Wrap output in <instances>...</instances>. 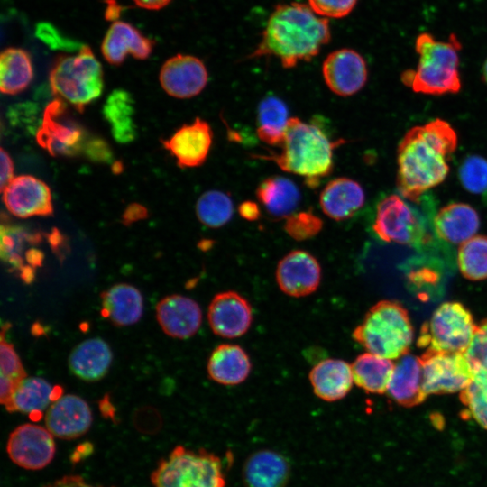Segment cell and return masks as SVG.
<instances>
[{
	"label": "cell",
	"mask_w": 487,
	"mask_h": 487,
	"mask_svg": "<svg viewBox=\"0 0 487 487\" xmlns=\"http://www.w3.org/2000/svg\"><path fill=\"white\" fill-rule=\"evenodd\" d=\"M465 355L473 370L482 369L487 372V319L477 326Z\"/></svg>",
	"instance_id": "cell-43"
},
{
	"label": "cell",
	"mask_w": 487,
	"mask_h": 487,
	"mask_svg": "<svg viewBox=\"0 0 487 487\" xmlns=\"http://www.w3.org/2000/svg\"><path fill=\"white\" fill-rule=\"evenodd\" d=\"M107 8L106 12V20H115L120 14V7L115 0H106Z\"/></svg>",
	"instance_id": "cell-53"
},
{
	"label": "cell",
	"mask_w": 487,
	"mask_h": 487,
	"mask_svg": "<svg viewBox=\"0 0 487 487\" xmlns=\"http://www.w3.org/2000/svg\"><path fill=\"white\" fill-rule=\"evenodd\" d=\"M148 216L146 207L142 205L133 203L129 205L123 213V223L126 225L136 221L142 220Z\"/></svg>",
	"instance_id": "cell-48"
},
{
	"label": "cell",
	"mask_w": 487,
	"mask_h": 487,
	"mask_svg": "<svg viewBox=\"0 0 487 487\" xmlns=\"http://www.w3.org/2000/svg\"><path fill=\"white\" fill-rule=\"evenodd\" d=\"M470 311L459 302H445L421 327L418 346L426 350L463 353L470 347L477 329Z\"/></svg>",
	"instance_id": "cell-8"
},
{
	"label": "cell",
	"mask_w": 487,
	"mask_h": 487,
	"mask_svg": "<svg viewBox=\"0 0 487 487\" xmlns=\"http://www.w3.org/2000/svg\"><path fill=\"white\" fill-rule=\"evenodd\" d=\"M457 263L462 275L471 280L487 279V236L474 235L458 250Z\"/></svg>",
	"instance_id": "cell-37"
},
{
	"label": "cell",
	"mask_w": 487,
	"mask_h": 487,
	"mask_svg": "<svg viewBox=\"0 0 487 487\" xmlns=\"http://www.w3.org/2000/svg\"><path fill=\"white\" fill-rule=\"evenodd\" d=\"M234 204L229 194L220 190L203 193L196 203V214L206 226L218 228L233 216Z\"/></svg>",
	"instance_id": "cell-36"
},
{
	"label": "cell",
	"mask_w": 487,
	"mask_h": 487,
	"mask_svg": "<svg viewBox=\"0 0 487 487\" xmlns=\"http://www.w3.org/2000/svg\"><path fill=\"white\" fill-rule=\"evenodd\" d=\"M209 326L216 335L236 338L245 334L253 319L250 303L234 291L216 294L208 307Z\"/></svg>",
	"instance_id": "cell-16"
},
{
	"label": "cell",
	"mask_w": 487,
	"mask_h": 487,
	"mask_svg": "<svg viewBox=\"0 0 487 487\" xmlns=\"http://www.w3.org/2000/svg\"><path fill=\"white\" fill-rule=\"evenodd\" d=\"M33 78L30 54L22 48L9 47L0 56V90L16 95L27 88Z\"/></svg>",
	"instance_id": "cell-33"
},
{
	"label": "cell",
	"mask_w": 487,
	"mask_h": 487,
	"mask_svg": "<svg viewBox=\"0 0 487 487\" xmlns=\"http://www.w3.org/2000/svg\"><path fill=\"white\" fill-rule=\"evenodd\" d=\"M290 474L289 461L273 450H260L246 460L243 478L245 487H287Z\"/></svg>",
	"instance_id": "cell-22"
},
{
	"label": "cell",
	"mask_w": 487,
	"mask_h": 487,
	"mask_svg": "<svg viewBox=\"0 0 487 487\" xmlns=\"http://www.w3.org/2000/svg\"><path fill=\"white\" fill-rule=\"evenodd\" d=\"M419 361L427 396L461 392L473 379V369L465 354L427 349Z\"/></svg>",
	"instance_id": "cell-11"
},
{
	"label": "cell",
	"mask_w": 487,
	"mask_h": 487,
	"mask_svg": "<svg viewBox=\"0 0 487 487\" xmlns=\"http://www.w3.org/2000/svg\"><path fill=\"white\" fill-rule=\"evenodd\" d=\"M61 392L60 386H51L44 379L26 377L18 384L5 409L9 412L29 414L37 421L41 418L42 411L62 396Z\"/></svg>",
	"instance_id": "cell-27"
},
{
	"label": "cell",
	"mask_w": 487,
	"mask_h": 487,
	"mask_svg": "<svg viewBox=\"0 0 487 487\" xmlns=\"http://www.w3.org/2000/svg\"><path fill=\"white\" fill-rule=\"evenodd\" d=\"M460 400L469 414L482 427L487 429V372L473 370L471 382L460 393Z\"/></svg>",
	"instance_id": "cell-38"
},
{
	"label": "cell",
	"mask_w": 487,
	"mask_h": 487,
	"mask_svg": "<svg viewBox=\"0 0 487 487\" xmlns=\"http://www.w3.org/2000/svg\"><path fill=\"white\" fill-rule=\"evenodd\" d=\"M309 7L323 18H342L355 7L357 0H308Z\"/></svg>",
	"instance_id": "cell-44"
},
{
	"label": "cell",
	"mask_w": 487,
	"mask_h": 487,
	"mask_svg": "<svg viewBox=\"0 0 487 487\" xmlns=\"http://www.w3.org/2000/svg\"><path fill=\"white\" fill-rule=\"evenodd\" d=\"M328 19L318 16L308 5H278L267 21L259 44L250 58L272 56L285 69L309 61L329 42Z\"/></svg>",
	"instance_id": "cell-2"
},
{
	"label": "cell",
	"mask_w": 487,
	"mask_h": 487,
	"mask_svg": "<svg viewBox=\"0 0 487 487\" xmlns=\"http://www.w3.org/2000/svg\"><path fill=\"white\" fill-rule=\"evenodd\" d=\"M323 222L310 209L293 213L284 224L286 233L297 241H304L316 236L322 229Z\"/></svg>",
	"instance_id": "cell-41"
},
{
	"label": "cell",
	"mask_w": 487,
	"mask_h": 487,
	"mask_svg": "<svg viewBox=\"0 0 487 487\" xmlns=\"http://www.w3.org/2000/svg\"><path fill=\"white\" fill-rule=\"evenodd\" d=\"M171 0H133L140 7L148 10H159L166 6Z\"/></svg>",
	"instance_id": "cell-51"
},
{
	"label": "cell",
	"mask_w": 487,
	"mask_h": 487,
	"mask_svg": "<svg viewBox=\"0 0 487 487\" xmlns=\"http://www.w3.org/2000/svg\"><path fill=\"white\" fill-rule=\"evenodd\" d=\"M463 187L476 195L487 193V160L480 155H469L458 170Z\"/></svg>",
	"instance_id": "cell-40"
},
{
	"label": "cell",
	"mask_w": 487,
	"mask_h": 487,
	"mask_svg": "<svg viewBox=\"0 0 487 487\" xmlns=\"http://www.w3.org/2000/svg\"><path fill=\"white\" fill-rule=\"evenodd\" d=\"M256 196L266 210L276 217L289 216L300 201L297 185L281 176L263 179L256 189Z\"/></svg>",
	"instance_id": "cell-31"
},
{
	"label": "cell",
	"mask_w": 487,
	"mask_h": 487,
	"mask_svg": "<svg viewBox=\"0 0 487 487\" xmlns=\"http://www.w3.org/2000/svg\"><path fill=\"white\" fill-rule=\"evenodd\" d=\"M210 378L223 385H237L248 377L251 362L239 345L224 344L215 348L207 363Z\"/></svg>",
	"instance_id": "cell-29"
},
{
	"label": "cell",
	"mask_w": 487,
	"mask_h": 487,
	"mask_svg": "<svg viewBox=\"0 0 487 487\" xmlns=\"http://www.w3.org/2000/svg\"><path fill=\"white\" fill-rule=\"evenodd\" d=\"M43 254L41 251L31 249L26 252V260L30 266H39L42 262Z\"/></svg>",
	"instance_id": "cell-52"
},
{
	"label": "cell",
	"mask_w": 487,
	"mask_h": 487,
	"mask_svg": "<svg viewBox=\"0 0 487 487\" xmlns=\"http://www.w3.org/2000/svg\"><path fill=\"white\" fill-rule=\"evenodd\" d=\"M101 315L114 325L126 326L139 321L143 301L141 292L133 286L116 284L101 294Z\"/></svg>",
	"instance_id": "cell-28"
},
{
	"label": "cell",
	"mask_w": 487,
	"mask_h": 487,
	"mask_svg": "<svg viewBox=\"0 0 487 487\" xmlns=\"http://www.w3.org/2000/svg\"><path fill=\"white\" fill-rule=\"evenodd\" d=\"M365 195L355 180L341 177L330 180L319 197L322 211L335 221L352 217L363 206Z\"/></svg>",
	"instance_id": "cell-24"
},
{
	"label": "cell",
	"mask_w": 487,
	"mask_h": 487,
	"mask_svg": "<svg viewBox=\"0 0 487 487\" xmlns=\"http://www.w3.org/2000/svg\"><path fill=\"white\" fill-rule=\"evenodd\" d=\"M10 326L9 323L2 326L0 343L1 374L14 381H22L26 378L25 370L14 345L5 340V333Z\"/></svg>",
	"instance_id": "cell-42"
},
{
	"label": "cell",
	"mask_w": 487,
	"mask_h": 487,
	"mask_svg": "<svg viewBox=\"0 0 487 487\" xmlns=\"http://www.w3.org/2000/svg\"><path fill=\"white\" fill-rule=\"evenodd\" d=\"M2 198L7 210L20 218L47 216L53 213L50 188L31 175L14 177L2 190Z\"/></svg>",
	"instance_id": "cell-14"
},
{
	"label": "cell",
	"mask_w": 487,
	"mask_h": 487,
	"mask_svg": "<svg viewBox=\"0 0 487 487\" xmlns=\"http://www.w3.org/2000/svg\"><path fill=\"white\" fill-rule=\"evenodd\" d=\"M0 237L2 259L22 272L26 267L23 265L20 255L23 244L25 242L37 243L41 241V234H30L20 226L3 224L0 229Z\"/></svg>",
	"instance_id": "cell-39"
},
{
	"label": "cell",
	"mask_w": 487,
	"mask_h": 487,
	"mask_svg": "<svg viewBox=\"0 0 487 487\" xmlns=\"http://www.w3.org/2000/svg\"><path fill=\"white\" fill-rule=\"evenodd\" d=\"M413 335L408 311L395 300L376 303L353 332V338L368 353L390 360L409 353Z\"/></svg>",
	"instance_id": "cell-5"
},
{
	"label": "cell",
	"mask_w": 487,
	"mask_h": 487,
	"mask_svg": "<svg viewBox=\"0 0 487 487\" xmlns=\"http://www.w3.org/2000/svg\"><path fill=\"white\" fill-rule=\"evenodd\" d=\"M49 82L56 98L78 112L97 99L103 90L102 66L91 49L82 45L76 54H61L53 61Z\"/></svg>",
	"instance_id": "cell-6"
},
{
	"label": "cell",
	"mask_w": 487,
	"mask_h": 487,
	"mask_svg": "<svg viewBox=\"0 0 487 487\" xmlns=\"http://www.w3.org/2000/svg\"><path fill=\"white\" fill-rule=\"evenodd\" d=\"M321 268L317 259L302 250H294L285 255L276 270L280 289L291 297H304L313 293L319 286Z\"/></svg>",
	"instance_id": "cell-17"
},
{
	"label": "cell",
	"mask_w": 487,
	"mask_h": 487,
	"mask_svg": "<svg viewBox=\"0 0 487 487\" xmlns=\"http://www.w3.org/2000/svg\"><path fill=\"white\" fill-rule=\"evenodd\" d=\"M372 229L387 243L418 246L430 240L424 220L396 194L389 195L378 203Z\"/></svg>",
	"instance_id": "cell-10"
},
{
	"label": "cell",
	"mask_w": 487,
	"mask_h": 487,
	"mask_svg": "<svg viewBox=\"0 0 487 487\" xmlns=\"http://www.w3.org/2000/svg\"><path fill=\"white\" fill-rule=\"evenodd\" d=\"M394 364L391 360L371 353L360 354L351 365L354 381L369 393H385Z\"/></svg>",
	"instance_id": "cell-34"
},
{
	"label": "cell",
	"mask_w": 487,
	"mask_h": 487,
	"mask_svg": "<svg viewBox=\"0 0 487 487\" xmlns=\"http://www.w3.org/2000/svg\"><path fill=\"white\" fill-rule=\"evenodd\" d=\"M457 146L455 129L435 119L410 128L397 149V188L408 200L418 203L422 195L442 183Z\"/></svg>",
	"instance_id": "cell-1"
},
{
	"label": "cell",
	"mask_w": 487,
	"mask_h": 487,
	"mask_svg": "<svg viewBox=\"0 0 487 487\" xmlns=\"http://www.w3.org/2000/svg\"><path fill=\"white\" fill-rule=\"evenodd\" d=\"M112 352L100 338H91L78 345L71 352L69 364L71 372L86 381L101 379L108 371Z\"/></svg>",
	"instance_id": "cell-30"
},
{
	"label": "cell",
	"mask_w": 487,
	"mask_h": 487,
	"mask_svg": "<svg viewBox=\"0 0 487 487\" xmlns=\"http://www.w3.org/2000/svg\"><path fill=\"white\" fill-rule=\"evenodd\" d=\"M433 224L435 232L441 240L462 244L477 233L480 217L470 205L454 202L440 208Z\"/></svg>",
	"instance_id": "cell-25"
},
{
	"label": "cell",
	"mask_w": 487,
	"mask_h": 487,
	"mask_svg": "<svg viewBox=\"0 0 487 487\" xmlns=\"http://www.w3.org/2000/svg\"><path fill=\"white\" fill-rule=\"evenodd\" d=\"M159 78L168 95L184 99L198 95L205 88L208 74L198 58L177 54L163 63Z\"/></svg>",
	"instance_id": "cell-15"
},
{
	"label": "cell",
	"mask_w": 487,
	"mask_h": 487,
	"mask_svg": "<svg viewBox=\"0 0 487 487\" xmlns=\"http://www.w3.org/2000/svg\"><path fill=\"white\" fill-rule=\"evenodd\" d=\"M6 451L11 461L16 465L26 470H41L54 458V436L41 426L23 424L10 433Z\"/></svg>",
	"instance_id": "cell-12"
},
{
	"label": "cell",
	"mask_w": 487,
	"mask_h": 487,
	"mask_svg": "<svg viewBox=\"0 0 487 487\" xmlns=\"http://www.w3.org/2000/svg\"><path fill=\"white\" fill-rule=\"evenodd\" d=\"M91 135L70 115L67 103L52 100L44 109L36 141L52 156L85 154Z\"/></svg>",
	"instance_id": "cell-9"
},
{
	"label": "cell",
	"mask_w": 487,
	"mask_h": 487,
	"mask_svg": "<svg viewBox=\"0 0 487 487\" xmlns=\"http://www.w3.org/2000/svg\"><path fill=\"white\" fill-rule=\"evenodd\" d=\"M45 427L54 437L75 439L86 434L92 424L88 404L73 394L62 395L51 403L45 418Z\"/></svg>",
	"instance_id": "cell-19"
},
{
	"label": "cell",
	"mask_w": 487,
	"mask_h": 487,
	"mask_svg": "<svg viewBox=\"0 0 487 487\" xmlns=\"http://www.w3.org/2000/svg\"><path fill=\"white\" fill-rule=\"evenodd\" d=\"M133 105L131 95L123 89L111 92L104 104L103 115L110 125L114 139L119 143L131 142L136 137Z\"/></svg>",
	"instance_id": "cell-32"
},
{
	"label": "cell",
	"mask_w": 487,
	"mask_h": 487,
	"mask_svg": "<svg viewBox=\"0 0 487 487\" xmlns=\"http://www.w3.org/2000/svg\"><path fill=\"white\" fill-rule=\"evenodd\" d=\"M322 74L328 88L340 96L356 94L365 86L368 78L363 56L346 48L336 50L326 58Z\"/></svg>",
	"instance_id": "cell-13"
},
{
	"label": "cell",
	"mask_w": 487,
	"mask_h": 487,
	"mask_svg": "<svg viewBox=\"0 0 487 487\" xmlns=\"http://www.w3.org/2000/svg\"><path fill=\"white\" fill-rule=\"evenodd\" d=\"M156 317L165 334L186 339L198 330L202 312L192 299L174 294L165 297L157 304Z\"/></svg>",
	"instance_id": "cell-20"
},
{
	"label": "cell",
	"mask_w": 487,
	"mask_h": 487,
	"mask_svg": "<svg viewBox=\"0 0 487 487\" xmlns=\"http://www.w3.org/2000/svg\"><path fill=\"white\" fill-rule=\"evenodd\" d=\"M1 191L13 180L14 177V162L10 155L1 148Z\"/></svg>",
	"instance_id": "cell-46"
},
{
	"label": "cell",
	"mask_w": 487,
	"mask_h": 487,
	"mask_svg": "<svg viewBox=\"0 0 487 487\" xmlns=\"http://www.w3.org/2000/svg\"><path fill=\"white\" fill-rule=\"evenodd\" d=\"M20 382L21 381H14L1 374L0 400L5 407L11 401L13 394Z\"/></svg>",
	"instance_id": "cell-49"
},
{
	"label": "cell",
	"mask_w": 487,
	"mask_h": 487,
	"mask_svg": "<svg viewBox=\"0 0 487 487\" xmlns=\"http://www.w3.org/2000/svg\"><path fill=\"white\" fill-rule=\"evenodd\" d=\"M84 155L95 162H110L113 157L108 143L95 136L89 140Z\"/></svg>",
	"instance_id": "cell-45"
},
{
	"label": "cell",
	"mask_w": 487,
	"mask_h": 487,
	"mask_svg": "<svg viewBox=\"0 0 487 487\" xmlns=\"http://www.w3.org/2000/svg\"><path fill=\"white\" fill-rule=\"evenodd\" d=\"M344 142V140H331L317 124L291 117L281 152L259 158L274 161L282 170L303 177L309 188H316L331 173L334 151Z\"/></svg>",
	"instance_id": "cell-3"
},
{
	"label": "cell",
	"mask_w": 487,
	"mask_h": 487,
	"mask_svg": "<svg viewBox=\"0 0 487 487\" xmlns=\"http://www.w3.org/2000/svg\"><path fill=\"white\" fill-rule=\"evenodd\" d=\"M238 212L243 218L249 221L256 220L260 216L258 205L250 200L243 202L238 207Z\"/></svg>",
	"instance_id": "cell-50"
},
{
	"label": "cell",
	"mask_w": 487,
	"mask_h": 487,
	"mask_svg": "<svg viewBox=\"0 0 487 487\" xmlns=\"http://www.w3.org/2000/svg\"><path fill=\"white\" fill-rule=\"evenodd\" d=\"M309 381L319 399L336 401L345 397L353 386L352 367L340 359H326L313 367Z\"/></svg>",
	"instance_id": "cell-26"
},
{
	"label": "cell",
	"mask_w": 487,
	"mask_h": 487,
	"mask_svg": "<svg viewBox=\"0 0 487 487\" xmlns=\"http://www.w3.org/2000/svg\"><path fill=\"white\" fill-rule=\"evenodd\" d=\"M482 79L487 84V59L482 67Z\"/></svg>",
	"instance_id": "cell-54"
},
{
	"label": "cell",
	"mask_w": 487,
	"mask_h": 487,
	"mask_svg": "<svg viewBox=\"0 0 487 487\" xmlns=\"http://www.w3.org/2000/svg\"><path fill=\"white\" fill-rule=\"evenodd\" d=\"M213 142V132L205 120L197 117L182 125L169 139L162 140L163 147L177 161L180 168H194L203 164Z\"/></svg>",
	"instance_id": "cell-18"
},
{
	"label": "cell",
	"mask_w": 487,
	"mask_h": 487,
	"mask_svg": "<svg viewBox=\"0 0 487 487\" xmlns=\"http://www.w3.org/2000/svg\"><path fill=\"white\" fill-rule=\"evenodd\" d=\"M462 44L452 33L447 41H437L428 32L420 33L415 41L418 54L416 69L401 75L402 82L414 92L431 96L455 94L461 89L458 71Z\"/></svg>",
	"instance_id": "cell-4"
},
{
	"label": "cell",
	"mask_w": 487,
	"mask_h": 487,
	"mask_svg": "<svg viewBox=\"0 0 487 487\" xmlns=\"http://www.w3.org/2000/svg\"><path fill=\"white\" fill-rule=\"evenodd\" d=\"M386 392L398 404L407 408L426 400L419 357L407 354L397 359Z\"/></svg>",
	"instance_id": "cell-23"
},
{
	"label": "cell",
	"mask_w": 487,
	"mask_h": 487,
	"mask_svg": "<svg viewBox=\"0 0 487 487\" xmlns=\"http://www.w3.org/2000/svg\"><path fill=\"white\" fill-rule=\"evenodd\" d=\"M153 47L154 41L142 35L134 26L116 21L107 30L101 44V51L108 63L119 65L128 54L138 60H146Z\"/></svg>",
	"instance_id": "cell-21"
},
{
	"label": "cell",
	"mask_w": 487,
	"mask_h": 487,
	"mask_svg": "<svg viewBox=\"0 0 487 487\" xmlns=\"http://www.w3.org/2000/svg\"><path fill=\"white\" fill-rule=\"evenodd\" d=\"M153 487H225L224 464L204 448L174 447L151 474Z\"/></svg>",
	"instance_id": "cell-7"
},
{
	"label": "cell",
	"mask_w": 487,
	"mask_h": 487,
	"mask_svg": "<svg viewBox=\"0 0 487 487\" xmlns=\"http://www.w3.org/2000/svg\"><path fill=\"white\" fill-rule=\"evenodd\" d=\"M289 120L287 105L276 96H268L258 106L256 133L263 142L281 146Z\"/></svg>",
	"instance_id": "cell-35"
},
{
	"label": "cell",
	"mask_w": 487,
	"mask_h": 487,
	"mask_svg": "<svg viewBox=\"0 0 487 487\" xmlns=\"http://www.w3.org/2000/svg\"><path fill=\"white\" fill-rule=\"evenodd\" d=\"M44 487H104L92 484L79 475H65L45 485Z\"/></svg>",
	"instance_id": "cell-47"
}]
</instances>
